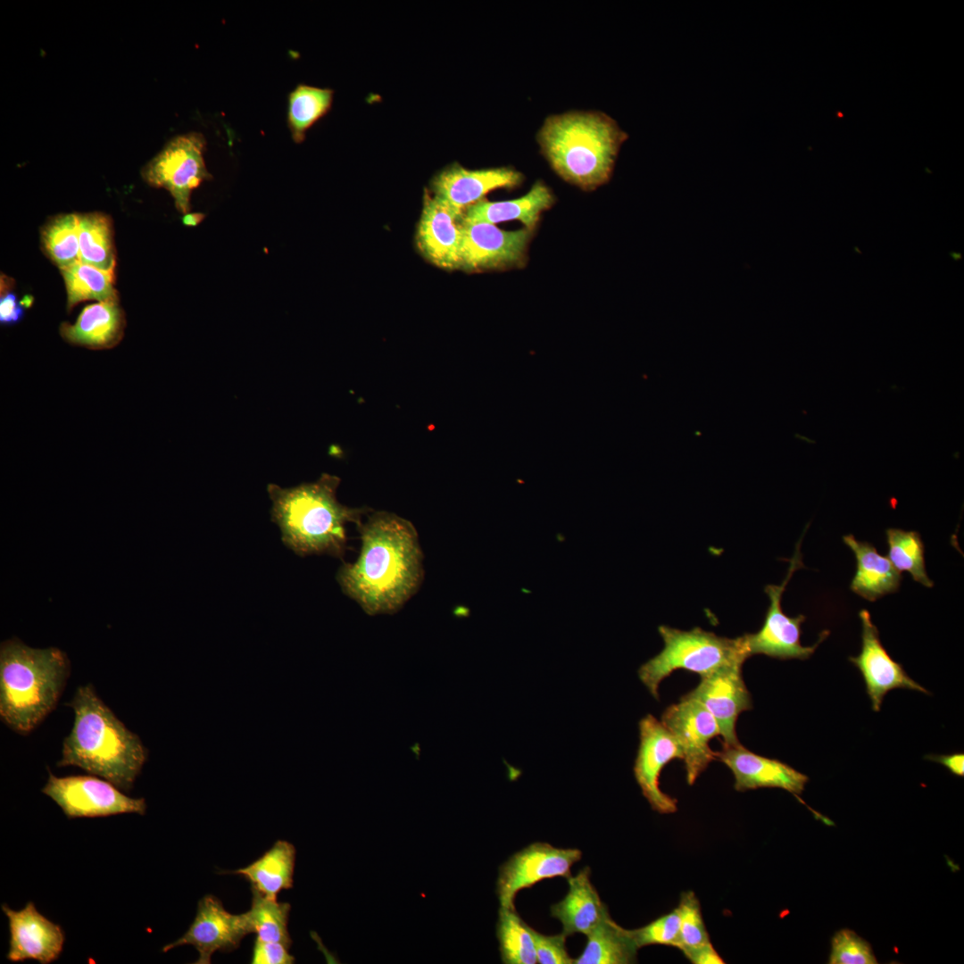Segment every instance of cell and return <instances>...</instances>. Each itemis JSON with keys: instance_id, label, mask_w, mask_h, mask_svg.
<instances>
[{"instance_id": "e0dca14e", "label": "cell", "mask_w": 964, "mask_h": 964, "mask_svg": "<svg viewBox=\"0 0 964 964\" xmlns=\"http://www.w3.org/2000/svg\"><path fill=\"white\" fill-rule=\"evenodd\" d=\"M8 918L10 941L6 954L12 962L34 960L41 964L56 960L62 952L64 932L62 928L39 913L33 902L14 910L6 904L1 905Z\"/></svg>"}, {"instance_id": "6da1fadb", "label": "cell", "mask_w": 964, "mask_h": 964, "mask_svg": "<svg viewBox=\"0 0 964 964\" xmlns=\"http://www.w3.org/2000/svg\"><path fill=\"white\" fill-rule=\"evenodd\" d=\"M357 527L360 554L355 562L340 567L337 580L367 614H394L423 581L417 530L409 520L387 511L372 512Z\"/></svg>"}, {"instance_id": "83f0119b", "label": "cell", "mask_w": 964, "mask_h": 964, "mask_svg": "<svg viewBox=\"0 0 964 964\" xmlns=\"http://www.w3.org/2000/svg\"><path fill=\"white\" fill-rule=\"evenodd\" d=\"M60 271L66 287L69 312L74 306L84 301L119 300L113 287V270H103L77 261L61 269Z\"/></svg>"}, {"instance_id": "1f68e13d", "label": "cell", "mask_w": 964, "mask_h": 964, "mask_svg": "<svg viewBox=\"0 0 964 964\" xmlns=\"http://www.w3.org/2000/svg\"><path fill=\"white\" fill-rule=\"evenodd\" d=\"M46 255L61 270L79 261L78 214H59L41 230Z\"/></svg>"}, {"instance_id": "603a6c76", "label": "cell", "mask_w": 964, "mask_h": 964, "mask_svg": "<svg viewBox=\"0 0 964 964\" xmlns=\"http://www.w3.org/2000/svg\"><path fill=\"white\" fill-rule=\"evenodd\" d=\"M843 540L857 561V569L850 585L852 592L874 602L898 590L902 575L887 557L879 554L870 543L859 541L853 535L844 536Z\"/></svg>"}, {"instance_id": "e575fe53", "label": "cell", "mask_w": 964, "mask_h": 964, "mask_svg": "<svg viewBox=\"0 0 964 964\" xmlns=\"http://www.w3.org/2000/svg\"><path fill=\"white\" fill-rule=\"evenodd\" d=\"M631 934L638 948L657 944L679 949L680 917L677 908L642 927L631 930Z\"/></svg>"}, {"instance_id": "5bb4252c", "label": "cell", "mask_w": 964, "mask_h": 964, "mask_svg": "<svg viewBox=\"0 0 964 964\" xmlns=\"http://www.w3.org/2000/svg\"><path fill=\"white\" fill-rule=\"evenodd\" d=\"M661 722L682 749L686 782L692 785L709 764L717 760L710 741L720 735L719 724L702 703L683 698L666 708Z\"/></svg>"}, {"instance_id": "60d3db41", "label": "cell", "mask_w": 964, "mask_h": 964, "mask_svg": "<svg viewBox=\"0 0 964 964\" xmlns=\"http://www.w3.org/2000/svg\"><path fill=\"white\" fill-rule=\"evenodd\" d=\"M926 759L941 763L952 774L958 777L964 776V754L956 752L947 755H927Z\"/></svg>"}, {"instance_id": "d6986e66", "label": "cell", "mask_w": 964, "mask_h": 964, "mask_svg": "<svg viewBox=\"0 0 964 964\" xmlns=\"http://www.w3.org/2000/svg\"><path fill=\"white\" fill-rule=\"evenodd\" d=\"M717 760L733 773L735 789L747 791L757 788H781L800 795L809 777L791 766L775 759L758 755L740 743L727 745L716 752Z\"/></svg>"}, {"instance_id": "5b68a950", "label": "cell", "mask_w": 964, "mask_h": 964, "mask_svg": "<svg viewBox=\"0 0 964 964\" xmlns=\"http://www.w3.org/2000/svg\"><path fill=\"white\" fill-rule=\"evenodd\" d=\"M627 137L611 118L590 112L550 116L537 135L553 169L584 190L609 180L619 148Z\"/></svg>"}, {"instance_id": "4dcf8cb0", "label": "cell", "mask_w": 964, "mask_h": 964, "mask_svg": "<svg viewBox=\"0 0 964 964\" xmlns=\"http://www.w3.org/2000/svg\"><path fill=\"white\" fill-rule=\"evenodd\" d=\"M498 914L496 935L503 963H537L530 927L515 909L500 907Z\"/></svg>"}, {"instance_id": "d590c367", "label": "cell", "mask_w": 964, "mask_h": 964, "mask_svg": "<svg viewBox=\"0 0 964 964\" xmlns=\"http://www.w3.org/2000/svg\"><path fill=\"white\" fill-rule=\"evenodd\" d=\"M830 964H876L871 945L854 931L844 928L831 940Z\"/></svg>"}, {"instance_id": "4316f807", "label": "cell", "mask_w": 964, "mask_h": 964, "mask_svg": "<svg viewBox=\"0 0 964 964\" xmlns=\"http://www.w3.org/2000/svg\"><path fill=\"white\" fill-rule=\"evenodd\" d=\"M79 261L103 270L115 268L112 220L102 212L78 214Z\"/></svg>"}, {"instance_id": "44dd1931", "label": "cell", "mask_w": 964, "mask_h": 964, "mask_svg": "<svg viewBox=\"0 0 964 964\" xmlns=\"http://www.w3.org/2000/svg\"><path fill=\"white\" fill-rule=\"evenodd\" d=\"M125 315L119 300L86 306L74 324L62 322L61 337L69 344L93 350L111 349L123 337Z\"/></svg>"}, {"instance_id": "d6a6232c", "label": "cell", "mask_w": 964, "mask_h": 964, "mask_svg": "<svg viewBox=\"0 0 964 964\" xmlns=\"http://www.w3.org/2000/svg\"><path fill=\"white\" fill-rule=\"evenodd\" d=\"M888 559L900 572L910 573L912 578L927 587L934 582L926 570L925 546L917 531L888 528L886 531Z\"/></svg>"}, {"instance_id": "ffe728a7", "label": "cell", "mask_w": 964, "mask_h": 964, "mask_svg": "<svg viewBox=\"0 0 964 964\" xmlns=\"http://www.w3.org/2000/svg\"><path fill=\"white\" fill-rule=\"evenodd\" d=\"M520 172L508 167L467 170L453 164L439 172L432 180L433 195L459 214L497 188H512L522 182Z\"/></svg>"}, {"instance_id": "7bdbcfd3", "label": "cell", "mask_w": 964, "mask_h": 964, "mask_svg": "<svg viewBox=\"0 0 964 964\" xmlns=\"http://www.w3.org/2000/svg\"><path fill=\"white\" fill-rule=\"evenodd\" d=\"M32 303H33V297H32L31 295H26V296H24V298H23V299H22V300L21 301V305H22L23 307H29V306H31V305H32Z\"/></svg>"}, {"instance_id": "8fae6325", "label": "cell", "mask_w": 964, "mask_h": 964, "mask_svg": "<svg viewBox=\"0 0 964 964\" xmlns=\"http://www.w3.org/2000/svg\"><path fill=\"white\" fill-rule=\"evenodd\" d=\"M533 231L527 228L506 231L494 224L461 219L460 269L478 272L522 267Z\"/></svg>"}, {"instance_id": "4fadbf2b", "label": "cell", "mask_w": 964, "mask_h": 964, "mask_svg": "<svg viewBox=\"0 0 964 964\" xmlns=\"http://www.w3.org/2000/svg\"><path fill=\"white\" fill-rule=\"evenodd\" d=\"M251 934L245 913L232 914L222 902L208 894L200 899L195 917L186 933L166 944L162 952L183 945H191L198 952L195 963L210 964L217 952H231L240 945L243 938Z\"/></svg>"}, {"instance_id": "7a4b0ae2", "label": "cell", "mask_w": 964, "mask_h": 964, "mask_svg": "<svg viewBox=\"0 0 964 964\" xmlns=\"http://www.w3.org/2000/svg\"><path fill=\"white\" fill-rule=\"evenodd\" d=\"M65 705L73 710L74 721L57 766L80 768L130 791L148 755L140 737L116 717L90 683L79 686Z\"/></svg>"}, {"instance_id": "8992f818", "label": "cell", "mask_w": 964, "mask_h": 964, "mask_svg": "<svg viewBox=\"0 0 964 964\" xmlns=\"http://www.w3.org/2000/svg\"><path fill=\"white\" fill-rule=\"evenodd\" d=\"M658 631L663 649L638 669L639 679L656 700L660 684L674 670L686 669L701 677L727 665L744 663L749 658L742 636L728 638L701 627L681 630L665 625Z\"/></svg>"}, {"instance_id": "52a82bcc", "label": "cell", "mask_w": 964, "mask_h": 964, "mask_svg": "<svg viewBox=\"0 0 964 964\" xmlns=\"http://www.w3.org/2000/svg\"><path fill=\"white\" fill-rule=\"evenodd\" d=\"M205 145L201 133L176 136L141 170L148 185L164 188L170 194L181 213L190 211L192 191L212 178L204 159Z\"/></svg>"}, {"instance_id": "ba28073f", "label": "cell", "mask_w": 964, "mask_h": 964, "mask_svg": "<svg viewBox=\"0 0 964 964\" xmlns=\"http://www.w3.org/2000/svg\"><path fill=\"white\" fill-rule=\"evenodd\" d=\"M800 545L799 541L783 582L780 585H768L764 588L769 599V605L762 627L756 633L742 636L748 657L764 654L780 660H806L829 635L828 630H824L819 634V640L814 644L802 645L801 625L805 621L806 617L800 614L792 618L787 616L782 609V596L788 582L794 571L803 567Z\"/></svg>"}, {"instance_id": "d4e9b609", "label": "cell", "mask_w": 964, "mask_h": 964, "mask_svg": "<svg viewBox=\"0 0 964 964\" xmlns=\"http://www.w3.org/2000/svg\"><path fill=\"white\" fill-rule=\"evenodd\" d=\"M296 851L287 841H277L259 859L246 867L231 871L248 880L252 890L277 898L282 890L293 886Z\"/></svg>"}, {"instance_id": "9c48e42d", "label": "cell", "mask_w": 964, "mask_h": 964, "mask_svg": "<svg viewBox=\"0 0 964 964\" xmlns=\"http://www.w3.org/2000/svg\"><path fill=\"white\" fill-rule=\"evenodd\" d=\"M41 792L50 797L68 819L106 817L122 813L144 815V798H131L111 782L96 776L58 777L50 771Z\"/></svg>"}, {"instance_id": "f1b7e54d", "label": "cell", "mask_w": 964, "mask_h": 964, "mask_svg": "<svg viewBox=\"0 0 964 964\" xmlns=\"http://www.w3.org/2000/svg\"><path fill=\"white\" fill-rule=\"evenodd\" d=\"M333 91L300 84L288 96L287 124L292 139L301 143L307 129L331 107Z\"/></svg>"}, {"instance_id": "277c9868", "label": "cell", "mask_w": 964, "mask_h": 964, "mask_svg": "<svg viewBox=\"0 0 964 964\" xmlns=\"http://www.w3.org/2000/svg\"><path fill=\"white\" fill-rule=\"evenodd\" d=\"M71 663L57 647L32 648L17 637L0 645V718L27 735L56 707Z\"/></svg>"}, {"instance_id": "836d02e7", "label": "cell", "mask_w": 964, "mask_h": 964, "mask_svg": "<svg viewBox=\"0 0 964 964\" xmlns=\"http://www.w3.org/2000/svg\"><path fill=\"white\" fill-rule=\"evenodd\" d=\"M677 908L680 917L679 950L683 952L711 943L695 893L692 891L682 893Z\"/></svg>"}, {"instance_id": "f546056e", "label": "cell", "mask_w": 964, "mask_h": 964, "mask_svg": "<svg viewBox=\"0 0 964 964\" xmlns=\"http://www.w3.org/2000/svg\"><path fill=\"white\" fill-rule=\"evenodd\" d=\"M253 891V890H252ZM291 905L278 902L277 898L267 897L253 891L252 904L245 912L251 933L263 941L277 942L291 947L288 931Z\"/></svg>"}, {"instance_id": "7402d4cb", "label": "cell", "mask_w": 964, "mask_h": 964, "mask_svg": "<svg viewBox=\"0 0 964 964\" xmlns=\"http://www.w3.org/2000/svg\"><path fill=\"white\" fill-rule=\"evenodd\" d=\"M590 868L585 867L568 878L566 896L550 908L551 916L562 925L566 936L589 934L609 914L607 906L590 881Z\"/></svg>"}, {"instance_id": "ab89813d", "label": "cell", "mask_w": 964, "mask_h": 964, "mask_svg": "<svg viewBox=\"0 0 964 964\" xmlns=\"http://www.w3.org/2000/svg\"><path fill=\"white\" fill-rule=\"evenodd\" d=\"M688 960L694 964H722L724 960L718 953L711 943L683 952Z\"/></svg>"}, {"instance_id": "7c38bea8", "label": "cell", "mask_w": 964, "mask_h": 964, "mask_svg": "<svg viewBox=\"0 0 964 964\" xmlns=\"http://www.w3.org/2000/svg\"><path fill=\"white\" fill-rule=\"evenodd\" d=\"M638 727L640 742L633 769L636 783L653 810L673 813L677 801L661 791L660 776L669 761L683 760L682 749L662 722L651 714L641 719Z\"/></svg>"}, {"instance_id": "30bf717a", "label": "cell", "mask_w": 964, "mask_h": 964, "mask_svg": "<svg viewBox=\"0 0 964 964\" xmlns=\"http://www.w3.org/2000/svg\"><path fill=\"white\" fill-rule=\"evenodd\" d=\"M581 858L578 849L557 848L539 842L514 853L499 868L496 893L500 906L515 909L517 893L544 879H568L571 867Z\"/></svg>"}, {"instance_id": "9a60e30c", "label": "cell", "mask_w": 964, "mask_h": 964, "mask_svg": "<svg viewBox=\"0 0 964 964\" xmlns=\"http://www.w3.org/2000/svg\"><path fill=\"white\" fill-rule=\"evenodd\" d=\"M744 662L724 666L701 676L700 683L683 699L699 702L717 720L724 744H738L735 724L739 715L752 708L751 694L742 677Z\"/></svg>"}, {"instance_id": "74e56055", "label": "cell", "mask_w": 964, "mask_h": 964, "mask_svg": "<svg viewBox=\"0 0 964 964\" xmlns=\"http://www.w3.org/2000/svg\"><path fill=\"white\" fill-rule=\"evenodd\" d=\"M289 947L277 942L255 939L251 959L252 964H292L294 956Z\"/></svg>"}, {"instance_id": "484cf974", "label": "cell", "mask_w": 964, "mask_h": 964, "mask_svg": "<svg viewBox=\"0 0 964 964\" xmlns=\"http://www.w3.org/2000/svg\"><path fill=\"white\" fill-rule=\"evenodd\" d=\"M575 964H630L636 962L638 947L631 930L618 925L610 915L589 934Z\"/></svg>"}, {"instance_id": "cb8c5ba5", "label": "cell", "mask_w": 964, "mask_h": 964, "mask_svg": "<svg viewBox=\"0 0 964 964\" xmlns=\"http://www.w3.org/2000/svg\"><path fill=\"white\" fill-rule=\"evenodd\" d=\"M553 202V195L547 186L536 182L529 192L514 200L478 201L464 211L462 220L490 224L519 220L525 228L534 230L541 213L549 209Z\"/></svg>"}, {"instance_id": "ac0fdd59", "label": "cell", "mask_w": 964, "mask_h": 964, "mask_svg": "<svg viewBox=\"0 0 964 964\" xmlns=\"http://www.w3.org/2000/svg\"><path fill=\"white\" fill-rule=\"evenodd\" d=\"M462 217L425 190L416 244L421 254L438 268L460 269Z\"/></svg>"}, {"instance_id": "2e32d148", "label": "cell", "mask_w": 964, "mask_h": 964, "mask_svg": "<svg viewBox=\"0 0 964 964\" xmlns=\"http://www.w3.org/2000/svg\"><path fill=\"white\" fill-rule=\"evenodd\" d=\"M859 617L861 621V649L858 656L850 657L849 661L862 674L873 711H880L884 697L893 689L903 688L929 694L889 655L880 641L878 629L872 622L869 611L862 610Z\"/></svg>"}, {"instance_id": "b9f144b4", "label": "cell", "mask_w": 964, "mask_h": 964, "mask_svg": "<svg viewBox=\"0 0 964 964\" xmlns=\"http://www.w3.org/2000/svg\"><path fill=\"white\" fill-rule=\"evenodd\" d=\"M204 217L205 215L202 212H187L182 217V223L187 227H195L204 220Z\"/></svg>"}, {"instance_id": "f35d334b", "label": "cell", "mask_w": 964, "mask_h": 964, "mask_svg": "<svg viewBox=\"0 0 964 964\" xmlns=\"http://www.w3.org/2000/svg\"><path fill=\"white\" fill-rule=\"evenodd\" d=\"M24 317V307L17 301L13 292H4L0 298V323L12 326L19 323Z\"/></svg>"}, {"instance_id": "8d00e7d4", "label": "cell", "mask_w": 964, "mask_h": 964, "mask_svg": "<svg viewBox=\"0 0 964 964\" xmlns=\"http://www.w3.org/2000/svg\"><path fill=\"white\" fill-rule=\"evenodd\" d=\"M536 952L537 963L540 964H572V959L566 948L567 936L563 934L553 935H543L530 927Z\"/></svg>"}, {"instance_id": "3957f363", "label": "cell", "mask_w": 964, "mask_h": 964, "mask_svg": "<svg viewBox=\"0 0 964 964\" xmlns=\"http://www.w3.org/2000/svg\"><path fill=\"white\" fill-rule=\"evenodd\" d=\"M340 478L323 473L318 480L283 488L269 484L271 519L282 542L296 554H328L342 558L346 550L345 527L359 525L369 508H351L337 499Z\"/></svg>"}]
</instances>
